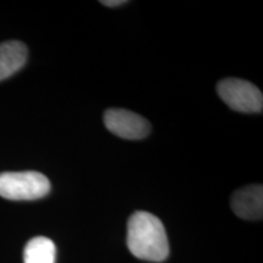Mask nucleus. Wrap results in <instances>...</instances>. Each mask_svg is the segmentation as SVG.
<instances>
[{"label": "nucleus", "mask_w": 263, "mask_h": 263, "mask_svg": "<svg viewBox=\"0 0 263 263\" xmlns=\"http://www.w3.org/2000/svg\"><path fill=\"white\" fill-rule=\"evenodd\" d=\"M232 209L240 218L258 221L263 216V186L252 184L238 189L232 196Z\"/></svg>", "instance_id": "nucleus-5"}, {"label": "nucleus", "mask_w": 263, "mask_h": 263, "mask_svg": "<svg viewBox=\"0 0 263 263\" xmlns=\"http://www.w3.org/2000/svg\"><path fill=\"white\" fill-rule=\"evenodd\" d=\"M50 188V182L47 177L35 171L0 174V196L8 200H37L48 195Z\"/></svg>", "instance_id": "nucleus-2"}, {"label": "nucleus", "mask_w": 263, "mask_h": 263, "mask_svg": "<svg viewBox=\"0 0 263 263\" xmlns=\"http://www.w3.org/2000/svg\"><path fill=\"white\" fill-rule=\"evenodd\" d=\"M105 126L115 136L138 140L150 134L151 126L144 117L124 108H110L104 115Z\"/></svg>", "instance_id": "nucleus-4"}, {"label": "nucleus", "mask_w": 263, "mask_h": 263, "mask_svg": "<svg viewBox=\"0 0 263 263\" xmlns=\"http://www.w3.org/2000/svg\"><path fill=\"white\" fill-rule=\"evenodd\" d=\"M127 245L137 258L162 262L168 257L170 245L162 222L145 211L130 216L127 227Z\"/></svg>", "instance_id": "nucleus-1"}, {"label": "nucleus", "mask_w": 263, "mask_h": 263, "mask_svg": "<svg viewBox=\"0 0 263 263\" xmlns=\"http://www.w3.org/2000/svg\"><path fill=\"white\" fill-rule=\"evenodd\" d=\"M101 4L108 6V8H115V6L127 4V2H124V0H104V2H101Z\"/></svg>", "instance_id": "nucleus-8"}, {"label": "nucleus", "mask_w": 263, "mask_h": 263, "mask_svg": "<svg viewBox=\"0 0 263 263\" xmlns=\"http://www.w3.org/2000/svg\"><path fill=\"white\" fill-rule=\"evenodd\" d=\"M57 248L49 238L37 236L29 240L24 251L25 263H55Z\"/></svg>", "instance_id": "nucleus-7"}, {"label": "nucleus", "mask_w": 263, "mask_h": 263, "mask_svg": "<svg viewBox=\"0 0 263 263\" xmlns=\"http://www.w3.org/2000/svg\"><path fill=\"white\" fill-rule=\"evenodd\" d=\"M219 98L233 110L258 114L263 108V95L256 85L239 78H227L217 84Z\"/></svg>", "instance_id": "nucleus-3"}, {"label": "nucleus", "mask_w": 263, "mask_h": 263, "mask_svg": "<svg viewBox=\"0 0 263 263\" xmlns=\"http://www.w3.org/2000/svg\"><path fill=\"white\" fill-rule=\"evenodd\" d=\"M27 48L24 43L10 41L0 44V81L11 77L27 61Z\"/></svg>", "instance_id": "nucleus-6"}]
</instances>
